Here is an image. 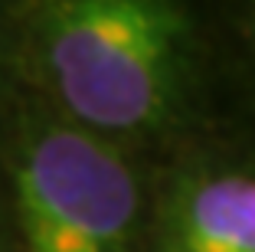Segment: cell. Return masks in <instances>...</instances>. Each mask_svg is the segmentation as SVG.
<instances>
[{"mask_svg": "<svg viewBox=\"0 0 255 252\" xmlns=\"http://www.w3.org/2000/svg\"><path fill=\"white\" fill-rule=\"evenodd\" d=\"M164 252H255V177L219 174L177 193Z\"/></svg>", "mask_w": 255, "mask_h": 252, "instance_id": "obj_3", "label": "cell"}, {"mask_svg": "<svg viewBox=\"0 0 255 252\" xmlns=\"http://www.w3.org/2000/svg\"><path fill=\"white\" fill-rule=\"evenodd\" d=\"M13 193L26 252H131L137 184L79 128H43L20 148Z\"/></svg>", "mask_w": 255, "mask_h": 252, "instance_id": "obj_2", "label": "cell"}, {"mask_svg": "<svg viewBox=\"0 0 255 252\" xmlns=\"http://www.w3.org/2000/svg\"><path fill=\"white\" fill-rule=\"evenodd\" d=\"M187 16L157 0H62L39 13L46 72L92 131H144L167 118L187 66Z\"/></svg>", "mask_w": 255, "mask_h": 252, "instance_id": "obj_1", "label": "cell"}]
</instances>
